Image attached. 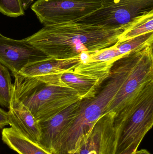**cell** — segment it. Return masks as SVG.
Returning <instances> with one entry per match:
<instances>
[{
	"label": "cell",
	"mask_w": 153,
	"mask_h": 154,
	"mask_svg": "<svg viewBox=\"0 0 153 154\" xmlns=\"http://www.w3.org/2000/svg\"><path fill=\"white\" fill-rule=\"evenodd\" d=\"M128 28L110 29L68 22L44 26L23 40L49 58L66 59L116 45Z\"/></svg>",
	"instance_id": "6da1fadb"
},
{
	"label": "cell",
	"mask_w": 153,
	"mask_h": 154,
	"mask_svg": "<svg viewBox=\"0 0 153 154\" xmlns=\"http://www.w3.org/2000/svg\"><path fill=\"white\" fill-rule=\"evenodd\" d=\"M136 57V54L130 53L115 62L109 80L95 97L81 100L78 114L58 136L51 154H73L75 152L83 137L105 114L108 106L125 81Z\"/></svg>",
	"instance_id": "7a4b0ae2"
},
{
	"label": "cell",
	"mask_w": 153,
	"mask_h": 154,
	"mask_svg": "<svg viewBox=\"0 0 153 154\" xmlns=\"http://www.w3.org/2000/svg\"><path fill=\"white\" fill-rule=\"evenodd\" d=\"M13 76L12 99L26 107L38 122L82 100L71 88L49 85L36 78L19 74Z\"/></svg>",
	"instance_id": "3957f363"
},
{
	"label": "cell",
	"mask_w": 153,
	"mask_h": 154,
	"mask_svg": "<svg viewBox=\"0 0 153 154\" xmlns=\"http://www.w3.org/2000/svg\"><path fill=\"white\" fill-rule=\"evenodd\" d=\"M153 92V45L139 50L127 78L105 114L129 115Z\"/></svg>",
	"instance_id": "277c9868"
},
{
	"label": "cell",
	"mask_w": 153,
	"mask_h": 154,
	"mask_svg": "<svg viewBox=\"0 0 153 154\" xmlns=\"http://www.w3.org/2000/svg\"><path fill=\"white\" fill-rule=\"evenodd\" d=\"M153 10V0H114L75 22L116 29L129 27L136 17Z\"/></svg>",
	"instance_id": "5b68a950"
},
{
	"label": "cell",
	"mask_w": 153,
	"mask_h": 154,
	"mask_svg": "<svg viewBox=\"0 0 153 154\" xmlns=\"http://www.w3.org/2000/svg\"><path fill=\"white\" fill-rule=\"evenodd\" d=\"M114 0H37L31 6L44 26L79 19Z\"/></svg>",
	"instance_id": "8992f818"
},
{
	"label": "cell",
	"mask_w": 153,
	"mask_h": 154,
	"mask_svg": "<svg viewBox=\"0 0 153 154\" xmlns=\"http://www.w3.org/2000/svg\"><path fill=\"white\" fill-rule=\"evenodd\" d=\"M153 125V92L128 118L114 123L116 144L114 154L135 152Z\"/></svg>",
	"instance_id": "52a82bcc"
},
{
	"label": "cell",
	"mask_w": 153,
	"mask_h": 154,
	"mask_svg": "<svg viewBox=\"0 0 153 154\" xmlns=\"http://www.w3.org/2000/svg\"><path fill=\"white\" fill-rule=\"evenodd\" d=\"M115 116L112 113L102 116L83 137L73 154H114L116 144Z\"/></svg>",
	"instance_id": "ba28073f"
},
{
	"label": "cell",
	"mask_w": 153,
	"mask_h": 154,
	"mask_svg": "<svg viewBox=\"0 0 153 154\" xmlns=\"http://www.w3.org/2000/svg\"><path fill=\"white\" fill-rule=\"evenodd\" d=\"M49 57L24 41L13 39L0 34V63L14 75L27 65Z\"/></svg>",
	"instance_id": "9c48e42d"
},
{
	"label": "cell",
	"mask_w": 153,
	"mask_h": 154,
	"mask_svg": "<svg viewBox=\"0 0 153 154\" xmlns=\"http://www.w3.org/2000/svg\"><path fill=\"white\" fill-rule=\"evenodd\" d=\"M82 100L67 107L52 117L39 122L40 130L39 145L51 152L58 136L70 121L78 114Z\"/></svg>",
	"instance_id": "30bf717a"
},
{
	"label": "cell",
	"mask_w": 153,
	"mask_h": 154,
	"mask_svg": "<svg viewBox=\"0 0 153 154\" xmlns=\"http://www.w3.org/2000/svg\"><path fill=\"white\" fill-rule=\"evenodd\" d=\"M8 116L11 128L32 142L38 143L40 135L38 121L26 107L13 100L12 97Z\"/></svg>",
	"instance_id": "8fae6325"
},
{
	"label": "cell",
	"mask_w": 153,
	"mask_h": 154,
	"mask_svg": "<svg viewBox=\"0 0 153 154\" xmlns=\"http://www.w3.org/2000/svg\"><path fill=\"white\" fill-rule=\"evenodd\" d=\"M80 63V56L66 59L48 58L27 65L19 74L29 77L62 75L65 72L72 71Z\"/></svg>",
	"instance_id": "7c38bea8"
},
{
	"label": "cell",
	"mask_w": 153,
	"mask_h": 154,
	"mask_svg": "<svg viewBox=\"0 0 153 154\" xmlns=\"http://www.w3.org/2000/svg\"><path fill=\"white\" fill-rule=\"evenodd\" d=\"M1 138L4 143L18 154H51L11 127L2 129Z\"/></svg>",
	"instance_id": "4fadbf2b"
},
{
	"label": "cell",
	"mask_w": 153,
	"mask_h": 154,
	"mask_svg": "<svg viewBox=\"0 0 153 154\" xmlns=\"http://www.w3.org/2000/svg\"><path fill=\"white\" fill-rule=\"evenodd\" d=\"M61 80L66 87L75 90L82 99L95 97L97 91L102 84L98 81L72 71L62 74Z\"/></svg>",
	"instance_id": "5bb4252c"
},
{
	"label": "cell",
	"mask_w": 153,
	"mask_h": 154,
	"mask_svg": "<svg viewBox=\"0 0 153 154\" xmlns=\"http://www.w3.org/2000/svg\"><path fill=\"white\" fill-rule=\"evenodd\" d=\"M115 60L94 61L80 63L76 65L72 72L95 80L102 83L109 78Z\"/></svg>",
	"instance_id": "9a60e30c"
},
{
	"label": "cell",
	"mask_w": 153,
	"mask_h": 154,
	"mask_svg": "<svg viewBox=\"0 0 153 154\" xmlns=\"http://www.w3.org/2000/svg\"><path fill=\"white\" fill-rule=\"evenodd\" d=\"M153 32V10L136 17L130 28L120 37L119 42Z\"/></svg>",
	"instance_id": "2e32d148"
},
{
	"label": "cell",
	"mask_w": 153,
	"mask_h": 154,
	"mask_svg": "<svg viewBox=\"0 0 153 154\" xmlns=\"http://www.w3.org/2000/svg\"><path fill=\"white\" fill-rule=\"evenodd\" d=\"M153 32L140 36L116 44L120 53L125 56L131 52L153 45Z\"/></svg>",
	"instance_id": "e0dca14e"
},
{
	"label": "cell",
	"mask_w": 153,
	"mask_h": 154,
	"mask_svg": "<svg viewBox=\"0 0 153 154\" xmlns=\"http://www.w3.org/2000/svg\"><path fill=\"white\" fill-rule=\"evenodd\" d=\"M13 84L6 67L0 63V106L9 108L12 97Z\"/></svg>",
	"instance_id": "ac0fdd59"
},
{
	"label": "cell",
	"mask_w": 153,
	"mask_h": 154,
	"mask_svg": "<svg viewBox=\"0 0 153 154\" xmlns=\"http://www.w3.org/2000/svg\"><path fill=\"white\" fill-rule=\"evenodd\" d=\"M116 44L90 54L88 62L110 60L116 61L122 58L125 56L120 53L118 49L117 48Z\"/></svg>",
	"instance_id": "d6986e66"
},
{
	"label": "cell",
	"mask_w": 153,
	"mask_h": 154,
	"mask_svg": "<svg viewBox=\"0 0 153 154\" xmlns=\"http://www.w3.org/2000/svg\"><path fill=\"white\" fill-rule=\"evenodd\" d=\"M0 13L12 18L25 14L20 0H0Z\"/></svg>",
	"instance_id": "ffe728a7"
},
{
	"label": "cell",
	"mask_w": 153,
	"mask_h": 154,
	"mask_svg": "<svg viewBox=\"0 0 153 154\" xmlns=\"http://www.w3.org/2000/svg\"><path fill=\"white\" fill-rule=\"evenodd\" d=\"M9 125L8 112L0 108V129Z\"/></svg>",
	"instance_id": "44dd1931"
},
{
	"label": "cell",
	"mask_w": 153,
	"mask_h": 154,
	"mask_svg": "<svg viewBox=\"0 0 153 154\" xmlns=\"http://www.w3.org/2000/svg\"><path fill=\"white\" fill-rule=\"evenodd\" d=\"M20 1L23 10L25 11L31 6L34 0H20Z\"/></svg>",
	"instance_id": "7402d4cb"
},
{
	"label": "cell",
	"mask_w": 153,
	"mask_h": 154,
	"mask_svg": "<svg viewBox=\"0 0 153 154\" xmlns=\"http://www.w3.org/2000/svg\"><path fill=\"white\" fill-rule=\"evenodd\" d=\"M134 154H152L146 149H142L139 151H137Z\"/></svg>",
	"instance_id": "603a6c76"
},
{
	"label": "cell",
	"mask_w": 153,
	"mask_h": 154,
	"mask_svg": "<svg viewBox=\"0 0 153 154\" xmlns=\"http://www.w3.org/2000/svg\"><path fill=\"white\" fill-rule=\"evenodd\" d=\"M134 153H127V154H134Z\"/></svg>",
	"instance_id": "cb8c5ba5"
},
{
	"label": "cell",
	"mask_w": 153,
	"mask_h": 154,
	"mask_svg": "<svg viewBox=\"0 0 153 154\" xmlns=\"http://www.w3.org/2000/svg\"><path fill=\"white\" fill-rule=\"evenodd\" d=\"M0 34H1V33H0Z\"/></svg>",
	"instance_id": "d4e9b609"
}]
</instances>
